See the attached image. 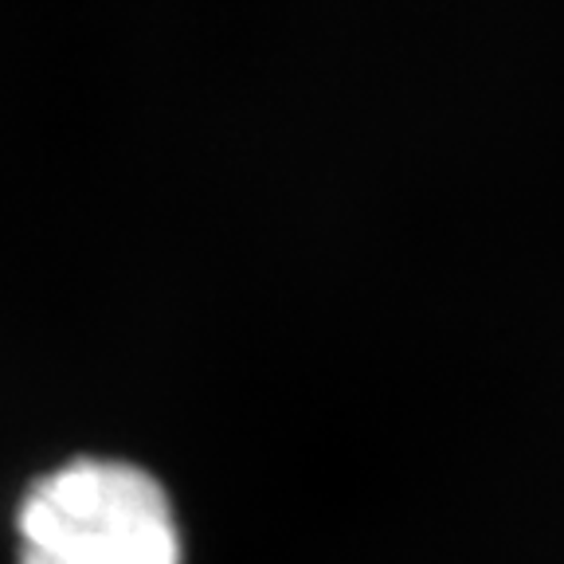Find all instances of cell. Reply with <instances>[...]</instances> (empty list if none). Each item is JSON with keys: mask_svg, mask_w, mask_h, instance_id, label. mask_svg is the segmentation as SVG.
I'll list each match as a JSON object with an SVG mask.
<instances>
[{"mask_svg": "<svg viewBox=\"0 0 564 564\" xmlns=\"http://www.w3.org/2000/svg\"><path fill=\"white\" fill-rule=\"evenodd\" d=\"M20 564H181L165 486L122 458H75L28 490Z\"/></svg>", "mask_w": 564, "mask_h": 564, "instance_id": "6da1fadb", "label": "cell"}]
</instances>
